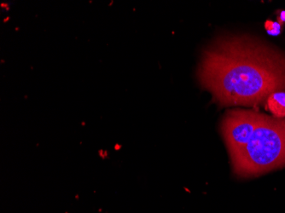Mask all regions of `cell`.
<instances>
[{
	"instance_id": "1",
	"label": "cell",
	"mask_w": 285,
	"mask_h": 213,
	"mask_svg": "<svg viewBox=\"0 0 285 213\" xmlns=\"http://www.w3.org/2000/svg\"><path fill=\"white\" fill-rule=\"evenodd\" d=\"M199 79L223 106H250L285 90V55L247 36L215 39L203 52Z\"/></svg>"
},
{
	"instance_id": "2",
	"label": "cell",
	"mask_w": 285,
	"mask_h": 213,
	"mask_svg": "<svg viewBox=\"0 0 285 213\" xmlns=\"http://www.w3.org/2000/svg\"><path fill=\"white\" fill-rule=\"evenodd\" d=\"M238 176H259L285 166V118L262 114L247 144L231 156Z\"/></svg>"
},
{
	"instance_id": "3",
	"label": "cell",
	"mask_w": 285,
	"mask_h": 213,
	"mask_svg": "<svg viewBox=\"0 0 285 213\" xmlns=\"http://www.w3.org/2000/svg\"><path fill=\"white\" fill-rule=\"evenodd\" d=\"M262 114L251 110H231L224 114L221 122V132L230 156L238 153L245 147Z\"/></svg>"
},
{
	"instance_id": "4",
	"label": "cell",
	"mask_w": 285,
	"mask_h": 213,
	"mask_svg": "<svg viewBox=\"0 0 285 213\" xmlns=\"http://www.w3.org/2000/svg\"><path fill=\"white\" fill-rule=\"evenodd\" d=\"M267 108L276 118L285 117V92L277 91L267 98Z\"/></svg>"
},
{
	"instance_id": "5",
	"label": "cell",
	"mask_w": 285,
	"mask_h": 213,
	"mask_svg": "<svg viewBox=\"0 0 285 213\" xmlns=\"http://www.w3.org/2000/svg\"><path fill=\"white\" fill-rule=\"evenodd\" d=\"M266 28L269 34L271 35H277L280 33L281 25L277 22H272V21H266Z\"/></svg>"
},
{
	"instance_id": "6",
	"label": "cell",
	"mask_w": 285,
	"mask_h": 213,
	"mask_svg": "<svg viewBox=\"0 0 285 213\" xmlns=\"http://www.w3.org/2000/svg\"><path fill=\"white\" fill-rule=\"evenodd\" d=\"M278 23L280 25L285 23V11H281L280 15L278 16Z\"/></svg>"
}]
</instances>
